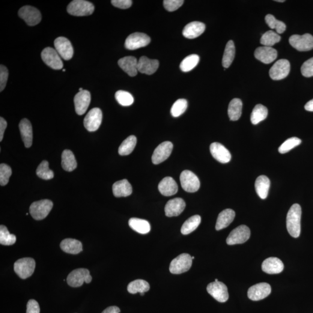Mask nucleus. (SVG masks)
Masks as SVG:
<instances>
[{
	"instance_id": "1",
	"label": "nucleus",
	"mask_w": 313,
	"mask_h": 313,
	"mask_svg": "<svg viewBox=\"0 0 313 313\" xmlns=\"http://www.w3.org/2000/svg\"><path fill=\"white\" fill-rule=\"evenodd\" d=\"M301 216L302 209L300 205L295 204L289 210L287 216V228L292 237H299L301 231Z\"/></svg>"
},
{
	"instance_id": "2",
	"label": "nucleus",
	"mask_w": 313,
	"mask_h": 313,
	"mask_svg": "<svg viewBox=\"0 0 313 313\" xmlns=\"http://www.w3.org/2000/svg\"><path fill=\"white\" fill-rule=\"evenodd\" d=\"M94 10V4L84 0H74L68 4L67 8L68 14L76 16H91Z\"/></svg>"
},
{
	"instance_id": "3",
	"label": "nucleus",
	"mask_w": 313,
	"mask_h": 313,
	"mask_svg": "<svg viewBox=\"0 0 313 313\" xmlns=\"http://www.w3.org/2000/svg\"><path fill=\"white\" fill-rule=\"evenodd\" d=\"M53 207V202L49 199L34 202L30 207V213L35 220H40L46 218L49 215Z\"/></svg>"
},
{
	"instance_id": "4",
	"label": "nucleus",
	"mask_w": 313,
	"mask_h": 313,
	"mask_svg": "<svg viewBox=\"0 0 313 313\" xmlns=\"http://www.w3.org/2000/svg\"><path fill=\"white\" fill-rule=\"evenodd\" d=\"M192 256L188 253H182L173 259L169 266L170 272L174 274L185 273L192 267Z\"/></svg>"
},
{
	"instance_id": "5",
	"label": "nucleus",
	"mask_w": 313,
	"mask_h": 313,
	"mask_svg": "<svg viewBox=\"0 0 313 313\" xmlns=\"http://www.w3.org/2000/svg\"><path fill=\"white\" fill-rule=\"evenodd\" d=\"M35 267V261L31 258L20 259L14 264L15 272L22 279L31 277L34 273Z\"/></svg>"
},
{
	"instance_id": "6",
	"label": "nucleus",
	"mask_w": 313,
	"mask_h": 313,
	"mask_svg": "<svg viewBox=\"0 0 313 313\" xmlns=\"http://www.w3.org/2000/svg\"><path fill=\"white\" fill-rule=\"evenodd\" d=\"M92 281V276L88 269H77L74 270L68 274L67 282L68 285L72 287H80L86 282L87 284Z\"/></svg>"
},
{
	"instance_id": "7",
	"label": "nucleus",
	"mask_w": 313,
	"mask_h": 313,
	"mask_svg": "<svg viewBox=\"0 0 313 313\" xmlns=\"http://www.w3.org/2000/svg\"><path fill=\"white\" fill-rule=\"evenodd\" d=\"M180 181L181 187L187 192H198L200 187V181L198 177L189 170H185L181 173Z\"/></svg>"
},
{
	"instance_id": "8",
	"label": "nucleus",
	"mask_w": 313,
	"mask_h": 313,
	"mask_svg": "<svg viewBox=\"0 0 313 313\" xmlns=\"http://www.w3.org/2000/svg\"><path fill=\"white\" fill-rule=\"evenodd\" d=\"M41 58L47 65L54 70H61L64 67V64L61 56L55 49L47 47L41 52Z\"/></svg>"
},
{
	"instance_id": "9",
	"label": "nucleus",
	"mask_w": 313,
	"mask_h": 313,
	"mask_svg": "<svg viewBox=\"0 0 313 313\" xmlns=\"http://www.w3.org/2000/svg\"><path fill=\"white\" fill-rule=\"evenodd\" d=\"M289 42L292 47L299 51H308L313 49V36L310 34L292 35Z\"/></svg>"
},
{
	"instance_id": "10",
	"label": "nucleus",
	"mask_w": 313,
	"mask_h": 313,
	"mask_svg": "<svg viewBox=\"0 0 313 313\" xmlns=\"http://www.w3.org/2000/svg\"><path fill=\"white\" fill-rule=\"evenodd\" d=\"M150 41V38L147 34L142 33H134L127 38L125 47L127 49L135 50L148 46Z\"/></svg>"
},
{
	"instance_id": "11",
	"label": "nucleus",
	"mask_w": 313,
	"mask_h": 313,
	"mask_svg": "<svg viewBox=\"0 0 313 313\" xmlns=\"http://www.w3.org/2000/svg\"><path fill=\"white\" fill-rule=\"evenodd\" d=\"M250 236V231L246 225H241L231 231L229 235L226 243L229 246L243 244L248 241Z\"/></svg>"
},
{
	"instance_id": "12",
	"label": "nucleus",
	"mask_w": 313,
	"mask_h": 313,
	"mask_svg": "<svg viewBox=\"0 0 313 313\" xmlns=\"http://www.w3.org/2000/svg\"><path fill=\"white\" fill-rule=\"evenodd\" d=\"M20 18H22L29 26L38 25L41 20V14L39 10L32 6H24L18 12Z\"/></svg>"
},
{
	"instance_id": "13",
	"label": "nucleus",
	"mask_w": 313,
	"mask_h": 313,
	"mask_svg": "<svg viewBox=\"0 0 313 313\" xmlns=\"http://www.w3.org/2000/svg\"><path fill=\"white\" fill-rule=\"evenodd\" d=\"M290 62L287 59H280L270 69L271 79L273 80H281L286 78L290 73Z\"/></svg>"
},
{
	"instance_id": "14",
	"label": "nucleus",
	"mask_w": 313,
	"mask_h": 313,
	"mask_svg": "<svg viewBox=\"0 0 313 313\" xmlns=\"http://www.w3.org/2000/svg\"><path fill=\"white\" fill-rule=\"evenodd\" d=\"M207 290L209 294L219 302L224 303L229 299L228 288L222 282H211L207 286Z\"/></svg>"
},
{
	"instance_id": "15",
	"label": "nucleus",
	"mask_w": 313,
	"mask_h": 313,
	"mask_svg": "<svg viewBox=\"0 0 313 313\" xmlns=\"http://www.w3.org/2000/svg\"><path fill=\"white\" fill-rule=\"evenodd\" d=\"M102 121V112L99 108H94L85 116L83 124L89 132H94L98 130Z\"/></svg>"
},
{
	"instance_id": "16",
	"label": "nucleus",
	"mask_w": 313,
	"mask_h": 313,
	"mask_svg": "<svg viewBox=\"0 0 313 313\" xmlns=\"http://www.w3.org/2000/svg\"><path fill=\"white\" fill-rule=\"evenodd\" d=\"M54 46L56 51L64 60H70L73 58V48L71 42L67 38L64 37L56 38L54 41Z\"/></svg>"
},
{
	"instance_id": "17",
	"label": "nucleus",
	"mask_w": 313,
	"mask_h": 313,
	"mask_svg": "<svg viewBox=\"0 0 313 313\" xmlns=\"http://www.w3.org/2000/svg\"><path fill=\"white\" fill-rule=\"evenodd\" d=\"M173 144L171 142H164L157 146L152 156V162L154 165H159L165 161L171 155Z\"/></svg>"
},
{
	"instance_id": "18",
	"label": "nucleus",
	"mask_w": 313,
	"mask_h": 313,
	"mask_svg": "<svg viewBox=\"0 0 313 313\" xmlns=\"http://www.w3.org/2000/svg\"><path fill=\"white\" fill-rule=\"evenodd\" d=\"M270 285L266 282L259 283L252 286L248 291L249 299L253 301H258L264 299L270 294Z\"/></svg>"
},
{
	"instance_id": "19",
	"label": "nucleus",
	"mask_w": 313,
	"mask_h": 313,
	"mask_svg": "<svg viewBox=\"0 0 313 313\" xmlns=\"http://www.w3.org/2000/svg\"><path fill=\"white\" fill-rule=\"evenodd\" d=\"M91 94L87 90L80 91L74 97V102L77 115H83L91 103Z\"/></svg>"
},
{
	"instance_id": "20",
	"label": "nucleus",
	"mask_w": 313,
	"mask_h": 313,
	"mask_svg": "<svg viewBox=\"0 0 313 313\" xmlns=\"http://www.w3.org/2000/svg\"><path fill=\"white\" fill-rule=\"evenodd\" d=\"M210 151L212 156L217 162L223 164L230 162L231 159V155L230 151L224 146L219 143L214 142L210 146Z\"/></svg>"
},
{
	"instance_id": "21",
	"label": "nucleus",
	"mask_w": 313,
	"mask_h": 313,
	"mask_svg": "<svg viewBox=\"0 0 313 313\" xmlns=\"http://www.w3.org/2000/svg\"><path fill=\"white\" fill-rule=\"evenodd\" d=\"M254 55L259 61L265 64H269L276 60L278 53L273 48L264 46L256 49Z\"/></svg>"
},
{
	"instance_id": "22",
	"label": "nucleus",
	"mask_w": 313,
	"mask_h": 313,
	"mask_svg": "<svg viewBox=\"0 0 313 313\" xmlns=\"http://www.w3.org/2000/svg\"><path fill=\"white\" fill-rule=\"evenodd\" d=\"M185 207L186 203L182 198L170 199L165 207V215L168 217L178 216L183 213Z\"/></svg>"
},
{
	"instance_id": "23",
	"label": "nucleus",
	"mask_w": 313,
	"mask_h": 313,
	"mask_svg": "<svg viewBox=\"0 0 313 313\" xmlns=\"http://www.w3.org/2000/svg\"><path fill=\"white\" fill-rule=\"evenodd\" d=\"M159 67V61L142 56L138 61V69L140 73L151 75L156 72Z\"/></svg>"
},
{
	"instance_id": "24",
	"label": "nucleus",
	"mask_w": 313,
	"mask_h": 313,
	"mask_svg": "<svg viewBox=\"0 0 313 313\" xmlns=\"http://www.w3.org/2000/svg\"><path fill=\"white\" fill-rule=\"evenodd\" d=\"M118 64L122 70L131 77H135L138 72V61L133 56H126L121 58L118 61Z\"/></svg>"
},
{
	"instance_id": "25",
	"label": "nucleus",
	"mask_w": 313,
	"mask_h": 313,
	"mask_svg": "<svg viewBox=\"0 0 313 313\" xmlns=\"http://www.w3.org/2000/svg\"><path fill=\"white\" fill-rule=\"evenodd\" d=\"M205 30V24L200 22H191L184 27L183 35L188 39H194L201 35Z\"/></svg>"
},
{
	"instance_id": "26",
	"label": "nucleus",
	"mask_w": 313,
	"mask_h": 313,
	"mask_svg": "<svg viewBox=\"0 0 313 313\" xmlns=\"http://www.w3.org/2000/svg\"><path fill=\"white\" fill-rule=\"evenodd\" d=\"M284 267L282 262L280 259L274 257L266 259L262 264V270L269 274L281 273Z\"/></svg>"
},
{
	"instance_id": "27",
	"label": "nucleus",
	"mask_w": 313,
	"mask_h": 313,
	"mask_svg": "<svg viewBox=\"0 0 313 313\" xmlns=\"http://www.w3.org/2000/svg\"><path fill=\"white\" fill-rule=\"evenodd\" d=\"M19 130L25 147L31 148L33 142V129L31 122L28 119H23L20 122Z\"/></svg>"
},
{
	"instance_id": "28",
	"label": "nucleus",
	"mask_w": 313,
	"mask_h": 313,
	"mask_svg": "<svg viewBox=\"0 0 313 313\" xmlns=\"http://www.w3.org/2000/svg\"><path fill=\"white\" fill-rule=\"evenodd\" d=\"M159 190L163 196H171L178 192V186L174 179L168 177L164 178L160 181Z\"/></svg>"
},
{
	"instance_id": "29",
	"label": "nucleus",
	"mask_w": 313,
	"mask_h": 313,
	"mask_svg": "<svg viewBox=\"0 0 313 313\" xmlns=\"http://www.w3.org/2000/svg\"><path fill=\"white\" fill-rule=\"evenodd\" d=\"M235 216V212L231 209H226L222 211L217 217L215 227L216 231L228 227L233 221Z\"/></svg>"
},
{
	"instance_id": "30",
	"label": "nucleus",
	"mask_w": 313,
	"mask_h": 313,
	"mask_svg": "<svg viewBox=\"0 0 313 313\" xmlns=\"http://www.w3.org/2000/svg\"><path fill=\"white\" fill-rule=\"evenodd\" d=\"M113 193L115 198H125L132 194V187L127 180L119 181L113 184Z\"/></svg>"
},
{
	"instance_id": "31",
	"label": "nucleus",
	"mask_w": 313,
	"mask_h": 313,
	"mask_svg": "<svg viewBox=\"0 0 313 313\" xmlns=\"http://www.w3.org/2000/svg\"><path fill=\"white\" fill-rule=\"evenodd\" d=\"M270 181L266 176L261 175L256 179L255 181V190L259 198L266 199L269 193Z\"/></svg>"
},
{
	"instance_id": "32",
	"label": "nucleus",
	"mask_w": 313,
	"mask_h": 313,
	"mask_svg": "<svg viewBox=\"0 0 313 313\" xmlns=\"http://www.w3.org/2000/svg\"><path fill=\"white\" fill-rule=\"evenodd\" d=\"M60 246L63 251L70 254H78L82 250V243L80 241L72 238H66L63 240Z\"/></svg>"
},
{
	"instance_id": "33",
	"label": "nucleus",
	"mask_w": 313,
	"mask_h": 313,
	"mask_svg": "<svg viewBox=\"0 0 313 313\" xmlns=\"http://www.w3.org/2000/svg\"><path fill=\"white\" fill-rule=\"evenodd\" d=\"M62 166L65 171L68 172L73 171L77 168V161L72 151L69 150H65L63 151Z\"/></svg>"
},
{
	"instance_id": "34",
	"label": "nucleus",
	"mask_w": 313,
	"mask_h": 313,
	"mask_svg": "<svg viewBox=\"0 0 313 313\" xmlns=\"http://www.w3.org/2000/svg\"><path fill=\"white\" fill-rule=\"evenodd\" d=\"M130 228L140 234H146L150 232L151 226L147 220L132 217L129 220Z\"/></svg>"
},
{
	"instance_id": "35",
	"label": "nucleus",
	"mask_w": 313,
	"mask_h": 313,
	"mask_svg": "<svg viewBox=\"0 0 313 313\" xmlns=\"http://www.w3.org/2000/svg\"><path fill=\"white\" fill-rule=\"evenodd\" d=\"M242 101L235 98L230 102L228 107V115L231 121H237L241 117L242 113Z\"/></svg>"
},
{
	"instance_id": "36",
	"label": "nucleus",
	"mask_w": 313,
	"mask_h": 313,
	"mask_svg": "<svg viewBox=\"0 0 313 313\" xmlns=\"http://www.w3.org/2000/svg\"><path fill=\"white\" fill-rule=\"evenodd\" d=\"M268 115V110L266 107L261 104H257L253 109L250 115V121L253 125L261 123L266 118Z\"/></svg>"
},
{
	"instance_id": "37",
	"label": "nucleus",
	"mask_w": 313,
	"mask_h": 313,
	"mask_svg": "<svg viewBox=\"0 0 313 313\" xmlns=\"http://www.w3.org/2000/svg\"><path fill=\"white\" fill-rule=\"evenodd\" d=\"M150 290V285L144 280H136L130 283L127 290L130 294L145 293Z\"/></svg>"
},
{
	"instance_id": "38",
	"label": "nucleus",
	"mask_w": 313,
	"mask_h": 313,
	"mask_svg": "<svg viewBox=\"0 0 313 313\" xmlns=\"http://www.w3.org/2000/svg\"><path fill=\"white\" fill-rule=\"evenodd\" d=\"M235 54V48L234 42L230 40L226 44L224 54L222 59V65L225 68L230 67L233 62Z\"/></svg>"
},
{
	"instance_id": "39",
	"label": "nucleus",
	"mask_w": 313,
	"mask_h": 313,
	"mask_svg": "<svg viewBox=\"0 0 313 313\" xmlns=\"http://www.w3.org/2000/svg\"><path fill=\"white\" fill-rule=\"evenodd\" d=\"M137 142L135 136L131 135L124 140L118 148V153L121 156L130 154L135 148Z\"/></svg>"
},
{
	"instance_id": "40",
	"label": "nucleus",
	"mask_w": 313,
	"mask_h": 313,
	"mask_svg": "<svg viewBox=\"0 0 313 313\" xmlns=\"http://www.w3.org/2000/svg\"><path fill=\"white\" fill-rule=\"evenodd\" d=\"M201 216L195 215L190 217L183 223L181 228V234L187 235L195 231L201 223Z\"/></svg>"
},
{
	"instance_id": "41",
	"label": "nucleus",
	"mask_w": 313,
	"mask_h": 313,
	"mask_svg": "<svg viewBox=\"0 0 313 313\" xmlns=\"http://www.w3.org/2000/svg\"><path fill=\"white\" fill-rule=\"evenodd\" d=\"M199 61V57L198 55L193 54L188 56L181 62V70L183 72H189L198 65Z\"/></svg>"
},
{
	"instance_id": "42",
	"label": "nucleus",
	"mask_w": 313,
	"mask_h": 313,
	"mask_svg": "<svg viewBox=\"0 0 313 313\" xmlns=\"http://www.w3.org/2000/svg\"><path fill=\"white\" fill-rule=\"evenodd\" d=\"M281 40V37L279 34L272 31H268L261 38V43L265 47H272Z\"/></svg>"
},
{
	"instance_id": "43",
	"label": "nucleus",
	"mask_w": 313,
	"mask_h": 313,
	"mask_svg": "<svg viewBox=\"0 0 313 313\" xmlns=\"http://www.w3.org/2000/svg\"><path fill=\"white\" fill-rule=\"evenodd\" d=\"M16 237L11 234L7 228L4 225L0 226V244L3 246H12L16 243Z\"/></svg>"
},
{
	"instance_id": "44",
	"label": "nucleus",
	"mask_w": 313,
	"mask_h": 313,
	"mask_svg": "<svg viewBox=\"0 0 313 313\" xmlns=\"http://www.w3.org/2000/svg\"><path fill=\"white\" fill-rule=\"evenodd\" d=\"M36 174L38 177L44 180H50L54 177V174L49 168V163L44 160L38 165L36 170Z\"/></svg>"
},
{
	"instance_id": "45",
	"label": "nucleus",
	"mask_w": 313,
	"mask_h": 313,
	"mask_svg": "<svg viewBox=\"0 0 313 313\" xmlns=\"http://www.w3.org/2000/svg\"><path fill=\"white\" fill-rule=\"evenodd\" d=\"M265 21L271 29L276 30L277 34H282L285 31V24L281 21L277 20L272 15H267L265 17Z\"/></svg>"
},
{
	"instance_id": "46",
	"label": "nucleus",
	"mask_w": 313,
	"mask_h": 313,
	"mask_svg": "<svg viewBox=\"0 0 313 313\" xmlns=\"http://www.w3.org/2000/svg\"><path fill=\"white\" fill-rule=\"evenodd\" d=\"M188 106L186 99H180L176 101L171 107V113L173 117H178L185 112Z\"/></svg>"
},
{
	"instance_id": "47",
	"label": "nucleus",
	"mask_w": 313,
	"mask_h": 313,
	"mask_svg": "<svg viewBox=\"0 0 313 313\" xmlns=\"http://www.w3.org/2000/svg\"><path fill=\"white\" fill-rule=\"evenodd\" d=\"M115 98L118 103L123 106H131L134 102L132 95L125 91H118L115 94Z\"/></svg>"
},
{
	"instance_id": "48",
	"label": "nucleus",
	"mask_w": 313,
	"mask_h": 313,
	"mask_svg": "<svg viewBox=\"0 0 313 313\" xmlns=\"http://www.w3.org/2000/svg\"><path fill=\"white\" fill-rule=\"evenodd\" d=\"M301 143H302V141L300 139L297 138V137H292V138L287 139L280 146L279 151L281 154L288 153L292 148L299 146Z\"/></svg>"
},
{
	"instance_id": "49",
	"label": "nucleus",
	"mask_w": 313,
	"mask_h": 313,
	"mask_svg": "<svg viewBox=\"0 0 313 313\" xmlns=\"http://www.w3.org/2000/svg\"><path fill=\"white\" fill-rule=\"evenodd\" d=\"M12 175L11 167L5 164L0 165V184L5 186L7 184Z\"/></svg>"
},
{
	"instance_id": "50",
	"label": "nucleus",
	"mask_w": 313,
	"mask_h": 313,
	"mask_svg": "<svg viewBox=\"0 0 313 313\" xmlns=\"http://www.w3.org/2000/svg\"><path fill=\"white\" fill-rule=\"evenodd\" d=\"M183 3V0H165L163 4L166 10L173 12L180 8Z\"/></svg>"
},
{
	"instance_id": "51",
	"label": "nucleus",
	"mask_w": 313,
	"mask_h": 313,
	"mask_svg": "<svg viewBox=\"0 0 313 313\" xmlns=\"http://www.w3.org/2000/svg\"><path fill=\"white\" fill-rule=\"evenodd\" d=\"M301 72L304 77H311L313 76V58L309 59V60L304 63L301 67Z\"/></svg>"
},
{
	"instance_id": "52",
	"label": "nucleus",
	"mask_w": 313,
	"mask_h": 313,
	"mask_svg": "<svg viewBox=\"0 0 313 313\" xmlns=\"http://www.w3.org/2000/svg\"><path fill=\"white\" fill-rule=\"evenodd\" d=\"M8 78V70L5 66H0V91L2 92L5 88Z\"/></svg>"
},
{
	"instance_id": "53",
	"label": "nucleus",
	"mask_w": 313,
	"mask_h": 313,
	"mask_svg": "<svg viewBox=\"0 0 313 313\" xmlns=\"http://www.w3.org/2000/svg\"><path fill=\"white\" fill-rule=\"evenodd\" d=\"M40 308L36 300L31 299L27 304L26 313H40Z\"/></svg>"
},
{
	"instance_id": "54",
	"label": "nucleus",
	"mask_w": 313,
	"mask_h": 313,
	"mask_svg": "<svg viewBox=\"0 0 313 313\" xmlns=\"http://www.w3.org/2000/svg\"><path fill=\"white\" fill-rule=\"evenodd\" d=\"M113 5L120 9H128L131 7L132 1L131 0H112Z\"/></svg>"
},
{
	"instance_id": "55",
	"label": "nucleus",
	"mask_w": 313,
	"mask_h": 313,
	"mask_svg": "<svg viewBox=\"0 0 313 313\" xmlns=\"http://www.w3.org/2000/svg\"><path fill=\"white\" fill-rule=\"evenodd\" d=\"M7 127V121L4 118H0V141H2L6 128Z\"/></svg>"
},
{
	"instance_id": "56",
	"label": "nucleus",
	"mask_w": 313,
	"mask_h": 313,
	"mask_svg": "<svg viewBox=\"0 0 313 313\" xmlns=\"http://www.w3.org/2000/svg\"><path fill=\"white\" fill-rule=\"evenodd\" d=\"M102 313H120V309L117 306H110L104 310Z\"/></svg>"
},
{
	"instance_id": "57",
	"label": "nucleus",
	"mask_w": 313,
	"mask_h": 313,
	"mask_svg": "<svg viewBox=\"0 0 313 313\" xmlns=\"http://www.w3.org/2000/svg\"><path fill=\"white\" fill-rule=\"evenodd\" d=\"M305 108L307 111L313 112V99L305 104Z\"/></svg>"
},
{
	"instance_id": "58",
	"label": "nucleus",
	"mask_w": 313,
	"mask_h": 313,
	"mask_svg": "<svg viewBox=\"0 0 313 313\" xmlns=\"http://www.w3.org/2000/svg\"><path fill=\"white\" fill-rule=\"evenodd\" d=\"M276 1L280 2H284L285 1H284V0H277V1Z\"/></svg>"
},
{
	"instance_id": "59",
	"label": "nucleus",
	"mask_w": 313,
	"mask_h": 313,
	"mask_svg": "<svg viewBox=\"0 0 313 313\" xmlns=\"http://www.w3.org/2000/svg\"><path fill=\"white\" fill-rule=\"evenodd\" d=\"M79 91H83V89H82V88H80L79 89Z\"/></svg>"
},
{
	"instance_id": "60",
	"label": "nucleus",
	"mask_w": 313,
	"mask_h": 313,
	"mask_svg": "<svg viewBox=\"0 0 313 313\" xmlns=\"http://www.w3.org/2000/svg\"><path fill=\"white\" fill-rule=\"evenodd\" d=\"M214 281L217 282V281H218V280L215 279V280H214Z\"/></svg>"
},
{
	"instance_id": "61",
	"label": "nucleus",
	"mask_w": 313,
	"mask_h": 313,
	"mask_svg": "<svg viewBox=\"0 0 313 313\" xmlns=\"http://www.w3.org/2000/svg\"><path fill=\"white\" fill-rule=\"evenodd\" d=\"M195 259V257H194V256H193L192 259Z\"/></svg>"
},
{
	"instance_id": "62",
	"label": "nucleus",
	"mask_w": 313,
	"mask_h": 313,
	"mask_svg": "<svg viewBox=\"0 0 313 313\" xmlns=\"http://www.w3.org/2000/svg\"><path fill=\"white\" fill-rule=\"evenodd\" d=\"M63 71H66V70H65V69H64V70H63Z\"/></svg>"
}]
</instances>
